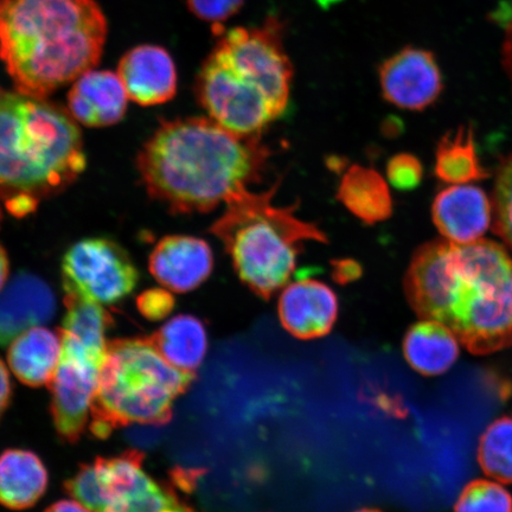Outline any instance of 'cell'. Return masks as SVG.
I'll use <instances>...</instances> for the list:
<instances>
[{"label":"cell","mask_w":512,"mask_h":512,"mask_svg":"<svg viewBox=\"0 0 512 512\" xmlns=\"http://www.w3.org/2000/svg\"><path fill=\"white\" fill-rule=\"evenodd\" d=\"M405 290L422 319L446 325L472 354L511 347L512 259L498 243H426L408 266Z\"/></svg>","instance_id":"obj_1"},{"label":"cell","mask_w":512,"mask_h":512,"mask_svg":"<svg viewBox=\"0 0 512 512\" xmlns=\"http://www.w3.org/2000/svg\"><path fill=\"white\" fill-rule=\"evenodd\" d=\"M272 151L210 118L162 121L137 169L149 195L174 214H206L260 181Z\"/></svg>","instance_id":"obj_2"},{"label":"cell","mask_w":512,"mask_h":512,"mask_svg":"<svg viewBox=\"0 0 512 512\" xmlns=\"http://www.w3.org/2000/svg\"><path fill=\"white\" fill-rule=\"evenodd\" d=\"M107 32L96 0H0V60L15 91L34 98L98 66Z\"/></svg>","instance_id":"obj_3"},{"label":"cell","mask_w":512,"mask_h":512,"mask_svg":"<svg viewBox=\"0 0 512 512\" xmlns=\"http://www.w3.org/2000/svg\"><path fill=\"white\" fill-rule=\"evenodd\" d=\"M80 127L67 108L0 86V198L16 217L60 195L83 171Z\"/></svg>","instance_id":"obj_4"},{"label":"cell","mask_w":512,"mask_h":512,"mask_svg":"<svg viewBox=\"0 0 512 512\" xmlns=\"http://www.w3.org/2000/svg\"><path fill=\"white\" fill-rule=\"evenodd\" d=\"M278 188L279 182L264 192L240 191L210 228L232 259L242 283L266 299L290 281L304 242L329 241L315 223L294 214L297 204L274 206Z\"/></svg>","instance_id":"obj_5"},{"label":"cell","mask_w":512,"mask_h":512,"mask_svg":"<svg viewBox=\"0 0 512 512\" xmlns=\"http://www.w3.org/2000/svg\"><path fill=\"white\" fill-rule=\"evenodd\" d=\"M191 380V374L160 355L151 337L108 342L92 406V434L105 439L133 424H168L176 400Z\"/></svg>","instance_id":"obj_6"},{"label":"cell","mask_w":512,"mask_h":512,"mask_svg":"<svg viewBox=\"0 0 512 512\" xmlns=\"http://www.w3.org/2000/svg\"><path fill=\"white\" fill-rule=\"evenodd\" d=\"M144 453L127 450L83 464L64 489L93 512H196L169 484L144 469Z\"/></svg>","instance_id":"obj_7"},{"label":"cell","mask_w":512,"mask_h":512,"mask_svg":"<svg viewBox=\"0 0 512 512\" xmlns=\"http://www.w3.org/2000/svg\"><path fill=\"white\" fill-rule=\"evenodd\" d=\"M195 92L203 110L240 137H260L279 119L278 108L262 89L211 53L197 76Z\"/></svg>","instance_id":"obj_8"},{"label":"cell","mask_w":512,"mask_h":512,"mask_svg":"<svg viewBox=\"0 0 512 512\" xmlns=\"http://www.w3.org/2000/svg\"><path fill=\"white\" fill-rule=\"evenodd\" d=\"M66 296L110 306L123 302L136 290L139 272L119 243L106 238L76 242L61 262Z\"/></svg>","instance_id":"obj_9"},{"label":"cell","mask_w":512,"mask_h":512,"mask_svg":"<svg viewBox=\"0 0 512 512\" xmlns=\"http://www.w3.org/2000/svg\"><path fill=\"white\" fill-rule=\"evenodd\" d=\"M213 53L236 73L258 86L284 114L290 101L293 66L281 43V25L270 19L261 28H234Z\"/></svg>","instance_id":"obj_10"},{"label":"cell","mask_w":512,"mask_h":512,"mask_svg":"<svg viewBox=\"0 0 512 512\" xmlns=\"http://www.w3.org/2000/svg\"><path fill=\"white\" fill-rule=\"evenodd\" d=\"M60 336L61 360L49 384L50 412L59 437L64 443L76 444L91 419L107 349H95L72 337Z\"/></svg>","instance_id":"obj_11"},{"label":"cell","mask_w":512,"mask_h":512,"mask_svg":"<svg viewBox=\"0 0 512 512\" xmlns=\"http://www.w3.org/2000/svg\"><path fill=\"white\" fill-rule=\"evenodd\" d=\"M383 98L407 111H424L443 91V75L431 51L407 47L390 56L379 70Z\"/></svg>","instance_id":"obj_12"},{"label":"cell","mask_w":512,"mask_h":512,"mask_svg":"<svg viewBox=\"0 0 512 512\" xmlns=\"http://www.w3.org/2000/svg\"><path fill=\"white\" fill-rule=\"evenodd\" d=\"M214 268L209 243L195 236H165L153 249L149 270L171 292L187 293L207 281Z\"/></svg>","instance_id":"obj_13"},{"label":"cell","mask_w":512,"mask_h":512,"mask_svg":"<svg viewBox=\"0 0 512 512\" xmlns=\"http://www.w3.org/2000/svg\"><path fill=\"white\" fill-rule=\"evenodd\" d=\"M118 75L128 99L140 106L166 104L177 93V70L168 50L143 44L121 57Z\"/></svg>","instance_id":"obj_14"},{"label":"cell","mask_w":512,"mask_h":512,"mask_svg":"<svg viewBox=\"0 0 512 512\" xmlns=\"http://www.w3.org/2000/svg\"><path fill=\"white\" fill-rule=\"evenodd\" d=\"M56 309L55 294L46 281L28 272L17 273L0 292V347L50 322Z\"/></svg>","instance_id":"obj_15"},{"label":"cell","mask_w":512,"mask_h":512,"mask_svg":"<svg viewBox=\"0 0 512 512\" xmlns=\"http://www.w3.org/2000/svg\"><path fill=\"white\" fill-rule=\"evenodd\" d=\"M284 328L292 335L309 339L331 331L338 316L334 290L315 279H302L287 285L278 305Z\"/></svg>","instance_id":"obj_16"},{"label":"cell","mask_w":512,"mask_h":512,"mask_svg":"<svg viewBox=\"0 0 512 512\" xmlns=\"http://www.w3.org/2000/svg\"><path fill=\"white\" fill-rule=\"evenodd\" d=\"M432 217L445 240L469 245L490 227L492 206L485 192L469 184H456L440 191L433 202Z\"/></svg>","instance_id":"obj_17"},{"label":"cell","mask_w":512,"mask_h":512,"mask_svg":"<svg viewBox=\"0 0 512 512\" xmlns=\"http://www.w3.org/2000/svg\"><path fill=\"white\" fill-rule=\"evenodd\" d=\"M127 102L128 96L118 74L92 69L70 88L67 110L82 125L107 127L124 119Z\"/></svg>","instance_id":"obj_18"},{"label":"cell","mask_w":512,"mask_h":512,"mask_svg":"<svg viewBox=\"0 0 512 512\" xmlns=\"http://www.w3.org/2000/svg\"><path fill=\"white\" fill-rule=\"evenodd\" d=\"M62 354L60 332L43 326L29 329L12 341L8 363L17 379L29 387H42L53 381Z\"/></svg>","instance_id":"obj_19"},{"label":"cell","mask_w":512,"mask_h":512,"mask_svg":"<svg viewBox=\"0 0 512 512\" xmlns=\"http://www.w3.org/2000/svg\"><path fill=\"white\" fill-rule=\"evenodd\" d=\"M49 475L36 453L6 450L0 454V504L11 510H25L46 494Z\"/></svg>","instance_id":"obj_20"},{"label":"cell","mask_w":512,"mask_h":512,"mask_svg":"<svg viewBox=\"0 0 512 512\" xmlns=\"http://www.w3.org/2000/svg\"><path fill=\"white\" fill-rule=\"evenodd\" d=\"M337 198L369 226L386 221L393 214V198L386 179L366 166H350L339 182Z\"/></svg>","instance_id":"obj_21"},{"label":"cell","mask_w":512,"mask_h":512,"mask_svg":"<svg viewBox=\"0 0 512 512\" xmlns=\"http://www.w3.org/2000/svg\"><path fill=\"white\" fill-rule=\"evenodd\" d=\"M459 339L446 325L424 319L407 332L403 351L420 374L437 376L450 370L459 357Z\"/></svg>","instance_id":"obj_22"},{"label":"cell","mask_w":512,"mask_h":512,"mask_svg":"<svg viewBox=\"0 0 512 512\" xmlns=\"http://www.w3.org/2000/svg\"><path fill=\"white\" fill-rule=\"evenodd\" d=\"M151 339L171 366L188 374L201 366L208 351L206 326L195 316L179 315L170 319Z\"/></svg>","instance_id":"obj_23"},{"label":"cell","mask_w":512,"mask_h":512,"mask_svg":"<svg viewBox=\"0 0 512 512\" xmlns=\"http://www.w3.org/2000/svg\"><path fill=\"white\" fill-rule=\"evenodd\" d=\"M435 175L440 181L467 184L488 177L480 164L471 127L460 126L456 132L445 134L435 153Z\"/></svg>","instance_id":"obj_24"},{"label":"cell","mask_w":512,"mask_h":512,"mask_svg":"<svg viewBox=\"0 0 512 512\" xmlns=\"http://www.w3.org/2000/svg\"><path fill=\"white\" fill-rule=\"evenodd\" d=\"M64 305L67 312L63 318L61 334L88 347L106 350V334L114 320L104 305L73 296H64Z\"/></svg>","instance_id":"obj_25"},{"label":"cell","mask_w":512,"mask_h":512,"mask_svg":"<svg viewBox=\"0 0 512 512\" xmlns=\"http://www.w3.org/2000/svg\"><path fill=\"white\" fill-rule=\"evenodd\" d=\"M478 463L485 475L512 483V419H498L486 428L478 446Z\"/></svg>","instance_id":"obj_26"},{"label":"cell","mask_w":512,"mask_h":512,"mask_svg":"<svg viewBox=\"0 0 512 512\" xmlns=\"http://www.w3.org/2000/svg\"><path fill=\"white\" fill-rule=\"evenodd\" d=\"M454 512H512V497L497 482L475 480L465 486Z\"/></svg>","instance_id":"obj_27"},{"label":"cell","mask_w":512,"mask_h":512,"mask_svg":"<svg viewBox=\"0 0 512 512\" xmlns=\"http://www.w3.org/2000/svg\"><path fill=\"white\" fill-rule=\"evenodd\" d=\"M495 229L512 249V153L497 172L494 192Z\"/></svg>","instance_id":"obj_28"},{"label":"cell","mask_w":512,"mask_h":512,"mask_svg":"<svg viewBox=\"0 0 512 512\" xmlns=\"http://www.w3.org/2000/svg\"><path fill=\"white\" fill-rule=\"evenodd\" d=\"M422 176H424V168L420 160L411 153H399L389 159L387 178L395 189L414 190L419 187Z\"/></svg>","instance_id":"obj_29"},{"label":"cell","mask_w":512,"mask_h":512,"mask_svg":"<svg viewBox=\"0 0 512 512\" xmlns=\"http://www.w3.org/2000/svg\"><path fill=\"white\" fill-rule=\"evenodd\" d=\"M245 0H187L188 8L204 22L220 24L238 14Z\"/></svg>","instance_id":"obj_30"},{"label":"cell","mask_w":512,"mask_h":512,"mask_svg":"<svg viewBox=\"0 0 512 512\" xmlns=\"http://www.w3.org/2000/svg\"><path fill=\"white\" fill-rule=\"evenodd\" d=\"M175 304L171 291L164 288H151L137 298L139 312L152 322H159L168 317L174 311Z\"/></svg>","instance_id":"obj_31"},{"label":"cell","mask_w":512,"mask_h":512,"mask_svg":"<svg viewBox=\"0 0 512 512\" xmlns=\"http://www.w3.org/2000/svg\"><path fill=\"white\" fill-rule=\"evenodd\" d=\"M332 278L338 284L347 285L362 277V266L354 259H335L331 261Z\"/></svg>","instance_id":"obj_32"},{"label":"cell","mask_w":512,"mask_h":512,"mask_svg":"<svg viewBox=\"0 0 512 512\" xmlns=\"http://www.w3.org/2000/svg\"><path fill=\"white\" fill-rule=\"evenodd\" d=\"M12 399V383L8 368L0 360V420H2L6 411L10 406Z\"/></svg>","instance_id":"obj_33"},{"label":"cell","mask_w":512,"mask_h":512,"mask_svg":"<svg viewBox=\"0 0 512 512\" xmlns=\"http://www.w3.org/2000/svg\"><path fill=\"white\" fill-rule=\"evenodd\" d=\"M502 64L505 74H507L512 85V19L505 27L503 46H502Z\"/></svg>","instance_id":"obj_34"},{"label":"cell","mask_w":512,"mask_h":512,"mask_svg":"<svg viewBox=\"0 0 512 512\" xmlns=\"http://www.w3.org/2000/svg\"><path fill=\"white\" fill-rule=\"evenodd\" d=\"M44 512H93L82 503L76 501H59L51 504Z\"/></svg>","instance_id":"obj_35"},{"label":"cell","mask_w":512,"mask_h":512,"mask_svg":"<svg viewBox=\"0 0 512 512\" xmlns=\"http://www.w3.org/2000/svg\"><path fill=\"white\" fill-rule=\"evenodd\" d=\"M10 273V261L8 253H6L4 247L0 245V292L6 286V281L9 279Z\"/></svg>","instance_id":"obj_36"},{"label":"cell","mask_w":512,"mask_h":512,"mask_svg":"<svg viewBox=\"0 0 512 512\" xmlns=\"http://www.w3.org/2000/svg\"><path fill=\"white\" fill-rule=\"evenodd\" d=\"M356 512H380V511H376V510H360V511H356Z\"/></svg>","instance_id":"obj_37"},{"label":"cell","mask_w":512,"mask_h":512,"mask_svg":"<svg viewBox=\"0 0 512 512\" xmlns=\"http://www.w3.org/2000/svg\"><path fill=\"white\" fill-rule=\"evenodd\" d=\"M2 219H3V214H2V209H0V222H2Z\"/></svg>","instance_id":"obj_38"}]
</instances>
